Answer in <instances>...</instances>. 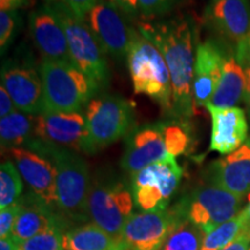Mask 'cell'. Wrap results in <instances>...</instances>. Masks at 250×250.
<instances>
[{
  "instance_id": "obj_13",
  "label": "cell",
  "mask_w": 250,
  "mask_h": 250,
  "mask_svg": "<svg viewBox=\"0 0 250 250\" xmlns=\"http://www.w3.org/2000/svg\"><path fill=\"white\" fill-rule=\"evenodd\" d=\"M168 156L164 138V122L145 124L131 131L125 139L122 168L131 176Z\"/></svg>"
},
{
  "instance_id": "obj_15",
  "label": "cell",
  "mask_w": 250,
  "mask_h": 250,
  "mask_svg": "<svg viewBox=\"0 0 250 250\" xmlns=\"http://www.w3.org/2000/svg\"><path fill=\"white\" fill-rule=\"evenodd\" d=\"M1 86L11 95L19 111L29 115L45 112L42 80L34 68L6 62L1 68Z\"/></svg>"
},
{
  "instance_id": "obj_37",
  "label": "cell",
  "mask_w": 250,
  "mask_h": 250,
  "mask_svg": "<svg viewBox=\"0 0 250 250\" xmlns=\"http://www.w3.org/2000/svg\"><path fill=\"white\" fill-rule=\"evenodd\" d=\"M109 4L115 6L117 9L123 12V13L134 15L138 12V1L137 0H108Z\"/></svg>"
},
{
  "instance_id": "obj_1",
  "label": "cell",
  "mask_w": 250,
  "mask_h": 250,
  "mask_svg": "<svg viewBox=\"0 0 250 250\" xmlns=\"http://www.w3.org/2000/svg\"><path fill=\"white\" fill-rule=\"evenodd\" d=\"M140 33L164 56L173 88V117H192L193 108V51L192 28L186 18H174L159 22H139Z\"/></svg>"
},
{
  "instance_id": "obj_43",
  "label": "cell",
  "mask_w": 250,
  "mask_h": 250,
  "mask_svg": "<svg viewBox=\"0 0 250 250\" xmlns=\"http://www.w3.org/2000/svg\"><path fill=\"white\" fill-rule=\"evenodd\" d=\"M249 250H250V248H249Z\"/></svg>"
},
{
  "instance_id": "obj_2",
  "label": "cell",
  "mask_w": 250,
  "mask_h": 250,
  "mask_svg": "<svg viewBox=\"0 0 250 250\" xmlns=\"http://www.w3.org/2000/svg\"><path fill=\"white\" fill-rule=\"evenodd\" d=\"M126 62L136 94L158 102L173 116V88L164 56L138 29H130Z\"/></svg>"
},
{
  "instance_id": "obj_39",
  "label": "cell",
  "mask_w": 250,
  "mask_h": 250,
  "mask_svg": "<svg viewBox=\"0 0 250 250\" xmlns=\"http://www.w3.org/2000/svg\"><path fill=\"white\" fill-rule=\"evenodd\" d=\"M245 74H246V88H245V98L243 101L246 102L247 109H248V114L250 116V66H246Z\"/></svg>"
},
{
  "instance_id": "obj_6",
  "label": "cell",
  "mask_w": 250,
  "mask_h": 250,
  "mask_svg": "<svg viewBox=\"0 0 250 250\" xmlns=\"http://www.w3.org/2000/svg\"><path fill=\"white\" fill-rule=\"evenodd\" d=\"M61 20L67 39L72 62L100 87H107L109 83V67L104 52L94 37L85 20L77 18L64 5L48 1Z\"/></svg>"
},
{
  "instance_id": "obj_11",
  "label": "cell",
  "mask_w": 250,
  "mask_h": 250,
  "mask_svg": "<svg viewBox=\"0 0 250 250\" xmlns=\"http://www.w3.org/2000/svg\"><path fill=\"white\" fill-rule=\"evenodd\" d=\"M179 218L174 208L132 214L122 234L124 250H160Z\"/></svg>"
},
{
  "instance_id": "obj_26",
  "label": "cell",
  "mask_w": 250,
  "mask_h": 250,
  "mask_svg": "<svg viewBox=\"0 0 250 250\" xmlns=\"http://www.w3.org/2000/svg\"><path fill=\"white\" fill-rule=\"evenodd\" d=\"M247 230L245 214L241 211L233 219L219 225L210 233L205 234L201 250H220L234 241L242 232Z\"/></svg>"
},
{
  "instance_id": "obj_9",
  "label": "cell",
  "mask_w": 250,
  "mask_h": 250,
  "mask_svg": "<svg viewBox=\"0 0 250 250\" xmlns=\"http://www.w3.org/2000/svg\"><path fill=\"white\" fill-rule=\"evenodd\" d=\"M182 168L174 156L149 165L131 176L133 201L143 211L167 208L169 199L179 188Z\"/></svg>"
},
{
  "instance_id": "obj_25",
  "label": "cell",
  "mask_w": 250,
  "mask_h": 250,
  "mask_svg": "<svg viewBox=\"0 0 250 250\" xmlns=\"http://www.w3.org/2000/svg\"><path fill=\"white\" fill-rule=\"evenodd\" d=\"M204 236L201 228L180 217L160 250H201Z\"/></svg>"
},
{
  "instance_id": "obj_19",
  "label": "cell",
  "mask_w": 250,
  "mask_h": 250,
  "mask_svg": "<svg viewBox=\"0 0 250 250\" xmlns=\"http://www.w3.org/2000/svg\"><path fill=\"white\" fill-rule=\"evenodd\" d=\"M210 183L234 195L250 192V139L236 151L214 161L210 167Z\"/></svg>"
},
{
  "instance_id": "obj_40",
  "label": "cell",
  "mask_w": 250,
  "mask_h": 250,
  "mask_svg": "<svg viewBox=\"0 0 250 250\" xmlns=\"http://www.w3.org/2000/svg\"><path fill=\"white\" fill-rule=\"evenodd\" d=\"M0 250H19V245L11 237L0 240Z\"/></svg>"
},
{
  "instance_id": "obj_16",
  "label": "cell",
  "mask_w": 250,
  "mask_h": 250,
  "mask_svg": "<svg viewBox=\"0 0 250 250\" xmlns=\"http://www.w3.org/2000/svg\"><path fill=\"white\" fill-rule=\"evenodd\" d=\"M29 30L34 44L43 58L73 64L64 28L58 15L49 4L31 12Z\"/></svg>"
},
{
  "instance_id": "obj_29",
  "label": "cell",
  "mask_w": 250,
  "mask_h": 250,
  "mask_svg": "<svg viewBox=\"0 0 250 250\" xmlns=\"http://www.w3.org/2000/svg\"><path fill=\"white\" fill-rule=\"evenodd\" d=\"M59 227L51 228L39 235L18 243L19 250H65Z\"/></svg>"
},
{
  "instance_id": "obj_5",
  "label": "cell",
  "mask_w": 250,
  "mask_h": 250,
  "mask_svg": "<svg viewBox=\"0 0 250 250\" xmlns=\"http://www.w3.org/2000/svg\"><path fill=\"white\" fill-rule=\"evenodd\" d=\"M86 154H94L127 136L134 124L133 104L118 95L94 96L86 105Z\"/></svg>"
},
{
  "instance_id": "obj_36",
  "label": "cell",
  "mask_w": 250,
  "mask_h": 250,
  "mask_svg": "<svg viewBox=\"0 0 250 250\" xmlns=\"http://www.w3.org/2000/svg\"><path fill=\"white\" fill-rule=\"evenodd\" d=\"M250 248V230H245L229 245L220 250H249Z\"/></svg>"
},
{
  "instance_id": "obj_38",
  "label": "cell",
  "mask_w": 250,
  "mask_h": 250,
  "mask_svg": "<svg viewBox=\"0 0 250 250\" xmlns=\"http://www.w3.org/2000/svg\"><path fill=\"white\" fill-rule=\"evenodd\" d=\"M28 0H0V8L1 11H15L23 7Z\"/></svg>"
},
{
  "instance_id": "obj_33",
  "label": "cell",
  "mask_w": 250,
  "mask_h": 250,
  "mask_svg": "<svg viewBox=\"0 0 250 250\" xmlns=\"http://www.w3.org/2000/svg\"><path fill=\"white\" fill-rule=\"evenodd\" d=\"M137 1L139 9L146 17L166 13L173 5V0H137Z\"/></svg>"
},
{
  "instance_id": "obj_17",
  "label": "cell",
  "mask_w": 250,
  "mask_h": 250,
  "mask_svg": "<svg viewBox=\"0 0 250 250\" xmlns=\"http://www.w3.org/2000/svg\"><path fill=\"white\" fill-rule=\"evenodd\" d=\"M226 56L218 43L206 41L196 49L193 67V100L195 104L206 107L220 81Z\"/></svg>"
},
{
  "instance_id": "obj_34",
  "label": "cell",
  "mask_w": 250,
  "mask_h": 250,
  "mask_svg": "<svg viewBox=\"0 0 250 250\" xmlns=\"http://www.w3.org/2000/svg\"><path fill=\"white\" fill-rule=\"evenodd\" d=\"M235 58L242 65V67L250 66V29L242 42L236 45Z\"/></svg>"
},
{
  "instance_id": "obj_42",
  "label": "cell",
  "mask_w": 250,
  "mask_h": 250,
  "mask_svg": "<svg viewBox=\"0 0 250 250\" xmlns=\"http://www.w3.org/2000/svg\"><path fill=\"white\" fill-rule=\"evenodd\" d=\"M212 1H214V0H212Z\"/></svg>"
},
{
  "instance_id": "obj_22",
  "label": "cell",
  "mask_w": 250,
  "mask_h": 250,
  "mask_svg": "<svg viewBox=\"0 0 250 250\" xmlns=\"http://www.w3.org/2000/svg\"><path fill=\"white\" fill-rule=\"evenodd\" d=\"M55 227H59L58 221L48 206L37 199L35 203L31 202L27 205L21 203V210L12 229L11 239L20 243Z\"/></svg>"
},
{
  "instance_id": "obj_24",
  "label": "cell",
  "mask_w": 250,
  "mask_h": 250,
  "mask_svg": "<svg viewBox=\"0 0 250 250\" xmlns=\"http://www.w3.org/2000/svg\"><path fill=\"white\" fill-rule=\"evenodd\" d=\"M35 139V115L14 111L0 120L2 149L26 147Z\"/></svg>"
},
{
  "instance_id": "obj_7",
  "label": "cell",
  "mask_w": 250,
  "mask_h": 250,
  "mask_svg": "<svg viewBox=\"0 0 250 250\" xmlns=\"http://www.w3.org/2000/svg\"><path fill=\"white\" fill-rule=\"evenodd\" d=\"M243 198L223 188L208 183L193 191L174 206L177 214L188 219L205 234L239 213Z\"/></svg>"
},
{
  "instance_id": "obj_8",
  "label": "cell",
  "mask_w": 250,
  "mask_h": 250,
  "mask_svg": "<svg viewBox=\"0 0 250 250\" xmlns=\"http://www.w3.org/2000/svg\"><path fill=\"white\" fill-rule=\"evenodd\" d=\"M133 196L117 180L94 181L88 195V215L93 224L122 242V234L133 208Z\"/></svg>"
},
{
  "instance_id": "obj_32",
  "label": "cell",
  "mask_w": 250,
  "mask_h": 250,
  "mask_svg": "<svg viewBox=\"0 0 250 250\" xmlns=\"http://www.w3.org/2000/svg\"><path fill=\"white\" fill-rule=\"evenodd\" d=\"M48 1H55L64 5L77 18L85 20L88 12L98 4L100 0H48Z\"/></svg>"
},
{
  "instance_id": "obj_10",
  "label": "cell",
  "mask_w": 250,
  "mask_h": 250,
  "mask_svg": "<svg viewBox=\"0 0 250 250\" xmlns=\"http://www.w3.org/2000/svg\"><path fill=\"white\" fill-rule=\"evenodd\" d=\"M87 124L81 112H43L35 115V139L50 147L86 152Z\"/></svg>"
},
{
  "instance_id": "obj_3",
  "label": "cell",
  "mask_w": 250,
  "mask_h": 250,
  "mask_svg": "<svg viewBox=\"0 0 250 250\" xmlns=\"http://www.w3.org/2000/svg\"><path fill=\"white\" fill-rule=\"evenodd\" d=\"M39 71L45 112H80L100 90L71 62L43 58Z\"/></svg>"
},
{
  "instance_id": "obj_28",
  "label": "cell",
  "mask_w": 250,
  "mask_h": 250,
  "mask_svg": "<svg viewBox=\"0 0 250 250\" xmlns=\"http://www.w3.org/2000/svg\"><path fill=\"white\" fill-rule=\"evenodd\" d=\"M22 180L13 162H2L0 167V208L17 203L22 193Z\"/></svg>"
},
{
  "instance_id": "obj_14",
  "label": "cell",
  "mask_w": 250,
  "mask_h": 250,
  "mask_svg": "<svg viewBox=\"0 0 250 250\" xmlns=\"http://www.w3.org/2000/svg\"><path fill=\"white\" fill-rule=\"evenodd\" d=\"M85 21L104 55L120 59L126 57L131 28L115 6L100 0L86 15Z\"/></svg>"
},
{
  "instance_id": "obj_31",
  "label": "cell",
  "mask_w": 250,
  "mask_h": 250,
  "mask_svg": "<svg viewBox=\"0 0 250 250\" xmlns=\"http://www.w3.org/2000/svg\"><path fill=\"white\" fill-rule=\"evenodd\" d=\"M20 210L21 203H14L7 208H1L0 211V239L11 237L12 229H13Z\"/></svg>"
},
{
  "instance_id": "obj_4",
  "label": "cell",
  "mask_w": 250,
  "mask_h": 250,
  "mask_svg": "<svg viewBox=\"0 0 250 250\" xmlns=\"http://www.w3.org/2000/svg\"><path fill=\"white\" fill-rule=\"evenodd\" d=\"M27 147L45 152L56 167L57 206L66 217L74 220H87L90 190L88 166L78 152L50 147L34 139Z\"/></svg>"
},
{
  "instance_id": "obj_30",
  "label": "cell",
  "mask_w": 250,
  "mask_h": 250,
  "mask_svg": "<svg viewBox=\"0 0 250 250\" xmlns=\"http://www.w3.org/2000/svg\"><path fill=\"white\" fill-rule=\"evenodd\" d=\"M20 27V19L15 11L0 12V49L1 54L7 50Z\"/></svg>"
},
{
  "instance_id": "obj_20",
  "label": "cell",
  "mask_w": 250,
  "mask_h": 250,
  "mask_svg": "<svg viewBox=\"0 0 250 250\" xmlns=\"http://www.w3.org/2000/svg\"><path fill=\"white\" fill-rule=\"evenodd\" d=\"M208 23L237 45L250 29L248 0H214L205 12Z\"/></svg>"
},
{
  "instance_id": "obj_35",
  "label": "cell",
  "mask_w": 250,
  "mask_h": 250,
  "mask_svg": "<svg viewBox=\"0 0 250 250\" xmlns=\"http://www.w3.org/2000/svg\"><path fill=\"white\" fill-rule=\"evenodd\" d=\"M14 111H18V109L15 107L11 95L4 87L0 86V117L2 118L8 116V115L13 114Z\"/></svg>"
},
{
  "instance_id": "obj_27",
  "label": "cell",
  "mask_w": 250,
  "mask_h": 250,
  "mask_svg": "<svg viewBox=\"0 0 250 250\" xmlns=\"http://www.w3.org/2000/svg\"><path fill=\"white\" fill-rule=\"evenodd\" d=\"M164 138L168 154L174 158L184 154L192 142L189 124L183 118L164 121Z\"/></svg>"
},
{
  "instance_id": "obj_23",
  "label": "cell",
  "mask_w": 250,
  "mask_h": 250,
  "mask_svg": "<svg viewBox=\"0 0 250 250\" xmlns=\"http://www.w3.org/2000/svg\"><path fill=\"white\" fill-rule=\"evenodd\" d=\"M62 246L65 250H124L123 243L95 224H86L68 230L62 236Z\"/></svg>"
},
{
  "instance_id": "obj_21",
  "label": "cell",
  "mask_w": 250,
  "mask_h": 250,
  "mask_svg": "<svg viewBox=\"0 0 250 250\" xmlns=\"http://www.w3.org/2000/svg\"><path fill=\"white\" fill-rule=\"evenodd\" d=\"M245 68L235 56H226L220 81L208 105L217 108H235L245 98Z\"/></svg>"
},
{
  "instance_id": "obj_41",
  "label": "cell",
  "mask_w": 250,
  "mask_h": 250,
  "mask_svg": "<svg viewBox=\"0 0 250 250\" xmlns=\"http://www.w3.org/2000/svg\"><path fill=\"white\" fill-rule=\"evenodd\" d=\"M242 212H243V214H245L247 230H250V202H249V204L247 205V208Z\"/></svg>"
},
{
  "instance_id": "obj_18",
  "label": "cell",
  "mask_w": 250,
  "mask_h": 250,
  "mask_svg": "<svg viewBox=\"0 0 250 250\" xmlns=\"http://www.w3.org/2000/svg\"><path fill=\"white\" fill-rule=\"evenodd\" d=\"M211 114V151L227 155L245 144L248 136V122L241 108H217L206 105Z\"/></svg>"
},
{
  "instance_id": "obj_12",
  "label": "cell",
  "mask_w": 250,
  "mask_h": 250,
  "mask_svg": "<svg viewBox=\"0 0 250 250\" xmlns=\"http://www.w3.org/2000/svg\"><path fill=\"white\" fill-rule=\"evenodd\" d=\"M9 153L37 201L48 208L57 205L56 167L52 159L39 148L17 147L9 149Z\"/></svg>"
}]
</instances>
